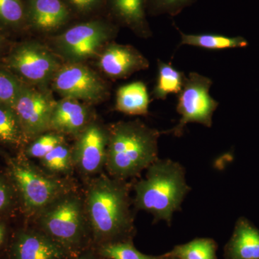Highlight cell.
<instances>
[{"label": "cell", "mask_w": 259, "mask_h": 259, "mask_svg": "<svg viewBox=\"0 0 259 259\" xmlns=\"http://www.w3.org/2000/svg\"><path fill=\"white\" fill-rule=\"evenodd\" d=\"M64 249L46 233L23 232L13 243L12 259H63Z\"/></svg>", "instance_id": "obj_14"}, {"label": "cell", "mask_w": 259, "mask_h": 259, "mask_svg": "<svg viewBox=\"0 0 259 259\" xmlns=\"http://www.w3.org/2000/svg\"><path fill=\"white\" fill-rule=\"evenodd\" d=\"M76 259H95L94 257L91 256V255H82V256H80L79 258Z\"/></svg>", "instance_id": "obj_32"}, {"label": "cell", "mask_w": 259, "mask_h": 259, "mask_svg": "<svg viewBox=\"0 0 259 259\" xmlns=\"http://www.w3.org/2000/svg\"><path fill=\"white\" fill-rule=\"evenodd\" d=\"M5 237V228L4 226L0 224V245L4 242Z\"/></svg>", "instance_id": "obj_31"}, {"label": "cell", "mask_w": 259, "mask_h": 259, "mask_svg": "<svg viewBox=\"0 0 259 259\" xmlns=\"http://www.w3.org/2000/svg\"><path fill=\"white\" fill-rule=\"evenodd\" d=\"M30 18L39 30H54L66 23L69 18L67 8L61 0H30Z\"/></svg>", "instance_id": "obj_16"}, {"label": "cell", "mask_w": 259, "mask_h": 259, "mask_svg": "<svg viewBox=\"0 0 259 259\" xmlns=\"http://www.w3.org/2000/svg\"><path fill=\"white\" fill-rule=\"evenodd\" d=\"M146 0H111L112 8L117 18L135 31L149 35L146 18Z\"/></svg>", "instance_id": "obj_18"}, {"label": "cell", "mask_w": 259, "mask_h": 259, "mask_svg": "<svg viewBox=\"0 0 259 259\" xmlns=\"http://www.w3.org/2000/svg\"><path fill=\"white\" fill-rule=\"evenodd\" d=\"M24 18L21 0H0V21L9 25H17Z\"/></svg>", "instance_id": "obj_28"}, {"label": "cell", "mask_w": 259, "mask_h": 259, "mask_svg": "<svg viewBox=\"0 0 259 259\" xmlns=\"http://www.w3.org/2000/svg\"><path fill=\"white\" fill-rule=\"evenodd\" d=\"M100 69L114 79L125 78L149 66L148 59L131 46L110 44L101 54L99 61Z\"/></svg>", "instance_id": "obj_12"}, {"label": "cell", "mask_w": 259, "mask_h": 259, "mask_svg": "<svg viewBox=\"0 0 259 259\" xmlns=\"http://www.w3.org/2000/svg\"><path fill=\"white\" fill-rule=\"evenodd\" d=\"M53 80L54 90L63 98L95 102L107 96V85L103 80L88 66L77 62L61 66Z\"/></svg>", "instance_id": "obj_7"}, {"label": "cell", "mask_w": 259, "mask_h": 259, "mask_svg": "<svg viewBox=\"0 0 259 259\" xmlns=\"http://www.w3.org/2000/svg\"><path fill=\"white\" fill-rule=\"evenodd\" d=\"M69 1L76 9L81 11H88L95 6L99 0H69Z\"/></svg>", "instance_id": "obj_30"}, {"label": "cell", "mask_w": 259, "mask_h": 259, "mask_svg": "<svg viewBox=\"0 0 259 259\" xmlns=\"http://www.w3.org/2000/svg\"><path fill=\"white\" fill-rule=\"evenodd\" d=\"M10 202L9 189L3 181L0 180V211L8 207Z\"/></svg>", "instance_id": "obj_29"}, {"label": "cell", "mask_w": 259, "mask_h": 259, "mask_svg": "<svg viewBox=\"0 0 259 259\" xmlns=\"http://www.w3.org/2000/svg\"><path fill=\"white\" fill-rule=\"evenodd\" d=\"M2 42H3V39H2L1 36H0V47H1Z\"/></svg>", "instance_id": "obj_33"}, {"label": "cell", "mask_w": 259, "mask_h": 259, "mask_svg": "<svg viewBox=\"0 0 259 259\" xmlns=\"http://www.w3.org/2000/svg\"><path fill=\"white\" fill-rule=\"evenodd\" d=\"M187 76L171 64L158 61V76L153 94L157 100H166L171 94L182 91Z\"/></svg>", "instance_id": "obj_20"}, {"label": "cell", "mask_w": 259, "mask_h": 259, "mask_svg": "<svg viewBox=\"0 0 259 259\" xmlns=\"http://www.w3.org/2000/svg\"><path fill=\"white\" fill-rule=\"evenodd\" d=\"M84 207L97 238L110 239L132 228L129 189L125 180L106 176L94 180L87 192Z\"/></svg>", "instance_id": "obj_3"}, {"label": "cell", "mask_w": 259, "mask_h": 259, "mask_svg": "<svg viewBox=\"0 0 259 259\" xmlns=\"http://www.w3.org/2000/svg\"><path fill=\"white\" fill-rule=\"evenodd\" d=\"M90 111L79 100L63 98L56 102L50 131L62 135H79L90 123Z\"/></svg>", "instance_id": "obj_13"}, {"label": "cell", "mask_w": 259, "mask_h": 259, "mask_svg": "<svg viewBox=\"0 0 259 259\" xmlns=\"http://www.w3.org/2000/svg\"><path fill=\"white\" fill-rule=\"evenodd\" d=\"M212 79L197 72H191L186 78L182 91L179 93L177 112L180 122L168 134L180 137L187 124L199 123L205 127L212 125V117L219 102L209 95Z\"/></svg>", "instance_id": "obj_5"}, {"label": "cell", "mask_w": 259, "mask_h": 259, "mask_svg": "<svg viewBox=\"0 0 259 259\" xmlns=\"http://www.w3.org/2000/svg\"><path fill=\"white\" fill-rule=\"evenodd\" d=\"M180 46L187 45L207 50H224L248 47L246 39L241 36L230 37L221 34H187L180 31Z\"/></svg>", "instance_id": "obj_19"}, {"label": "cell", "mask_w": 259, "mask_h": 259, "mask_svg": "<svg viewBox=\"0 0 259 259\" xmlns=\"http://www.w3.org/2000/svg\"><path fill=\"white\" fill-rule=\"evenodd\" d=\"M109 131L95 122H90L78 135L71 148L74 166L83 175L93 176L105 166Z\"/></svg>", "instance_id": "obj_11"}, {"label": "cell", "mask_w": 259, "mask_h": 259, "mask_svg": "<svg viewBox=\"0 0 259 259\" xmlns=\"http://www.w3.org/2000/svg\"><path fill=\"white\" fill-rule=\"evenodd\" d=\"M23 83L13 75L0 71V104L13 108Z\"/></svg>", "instance_id": "obj_25"}, {"label": "cell", "mask_w": 259, "mask_h": 259, "mask_svg": "<svg viewBox=\"0 0 259 259\" xmlns=\"http://www.w3.org/2000/svg\"><path fill=\"white\" fill-rule=\"evenodd\" d=\"M101 253L109 259H158L144 254L130 243H108L102 247Z\"/></svg>", "instance_id": "obj_26"}, {"label": "cell", "mask_w": 259, "mask_h": 259, "mask_svg": "<svg viewBox=\"0 0 259 259\" xmlns=\"http://www.w3.org/2000/svg\"><path fill=\"white\" fill-rule=\"evenodd\" d=\"M226 251L229 259H259L258 228L246 218H239Z\"/></svg>", "instance_id": "obj_15"}, {"label": "cell", "mask_w": 259, "mask_h": 259, "mask_svg": "<svg viewBox=\"0 0 259 259\" xmlns=\"http://www.w3.org/2000/svg\"><path fill=\"white\" fill-rule=\"evenodd\" d=\"M167 255L176 259H216V245L209 238H198L175 247Z\"/></svg>", "instance_id": "obj_22"}, {"label": "cell", "mask_w": 259, "mask_h": 259, "mask_svg": "<svg viewBox=\"0 0 259 259\" xmlns=\"http://www.w3.org/2000/svg\"><path fill=\"white\" fill-rule=\"evenodd\" d=\"M8 66L29 82L45 84L61 66L57 58L47 48L27 42L15 48L7 59Z\"/></svg>", "instance_id": "obj_8"}, {"label": "cell", "mask_w": 259, "mask_h": 259, "mask_svg": "<svg viewBox=\"0 0 259 259\" xmlns=\"http://www.w3.org/2000/svg\"><path fill=\"white\" fill-rule=\"evenodd\" d=\"M10 171L24 205L29 212L39 214L58 198L67 193L62 180L47 175L23 162L13 161Z\"/></svg>", "instance_id": "obj_6"}, {"label": "cell", "mask_w": 259, "mask_h": 259, "mask_svg": "<svg viewBox=\"0 0 259 259\" xmlns=\"http://www.w3.org/2000/svg\"><path fill=\"white\" fill-rule=\"evenodd\" d=\"M150 97L143 81L120 87L116 94L115 110L129 115H147Z\"/></svg>", "instance_id": "obj_17"}, {"label": "cell", "mask_w": 259, "mask_h": 259, "mask_svg": "<svg viewBox=\"0 0 259 259\" xmlns=\"http://www.w3.org/2000/svg\"><path fill=\"white\" fill-rule=\"evenodd\" d=\"M55 103L47 93L23 83L13 110L27 139H35L50 131Z\"/></svg>", "instance_id": "obj_9"}, {"label": "cell", "mask_w": 259, "mask_h": 259, "mask_svg": "<svg viewBox=\"0 0 259 259\" xmlns=\"http://www.w3.org/2000/svg\"><path fill=\"white\" fill-rule=\"evenodd\" d=\"M64 142V136L62 134L52 132L40 135L29 145L26 150L27 156L41 159L54 148Z\"/></svg>", "instance_id": "obj_24"}, {"label": "cell", "mask_w": 259, "mask_h": 259, "mask_svg": "<svg viewBox=\"0 0 259 259\" xmlns=\"http://www.w3.org/2000/svg\"><path fill=\"white\" fill-rule=\"evenodd\" d=\"M40 160L42 166L54 174H67L74 167L72 151L66 142L56 146Z\"/></svg>", "instance_id": "obj_23"}, {"label": "cell", "mask_w": 259, "mask_h": 259, "mask_svg": "<svg viewBox=\"0 0 259 259\" xmlns=\"http://www.w3.org/2000/svg\"><path fill=\"white\" fill-rule=\"evenodd\" d=\"M112 35V28L102 22L79 24L58 37L56 45L66 59L74 62L88 59Z\"/></svg>", "instance_id": "obj_10"}, {"label": "cell", "mask_w": 259, "mask_h": 259, "mask_svg": "<svg viewBox=\"0 0 259 259\" xmlns=\"http://www.w3.org/2000/svg\"><path fill=\"white\" fill-rule=\"evenodd\" d=\"M161 133L139 121L120 122L109 130L106 167L110 176L125 180L140 175L158 159Z\"/></svg>", "instance_id": "obj_1"}, {"label": "cell", "mask_w": 259, "mask_h": 259, "mask_svg": "<svg viewBox=\"0 0 259 259\" xmlns=\"http://www.w3.org/2000/svg\"><path fill=\"white\" fill-rule=\"evenodd\" d=\"M27 139L13 108L0 104V143L20 145Z\"/></svg>", "instance_id": "obj_21"}, {"label": "cell", "mask_w": 259, "mask_h": 259, "mask_svg": "<svg viewBox=\"0 0 259 259\" xmlns=\"http://www.w3.org/2000/svg\"><path fill=\"white\" fill-rule=\"evenodd\" d=\"M190 191L185 168L179 162L158 158L135 186L134 203L155 221L170 223Z\"/></svg>", "instance_id": "obj_2"}, {"label": "cell", "mask_w": 259, "mask_h": 259, "mask_svg": "<svg viewBox=\"0 0 259 259\" xmlns=\"http://www.w3.org/2000/svg\"><path fill=\"white\" fill-rule=\"evenodd\" d=\"M151 13L154 15L176 16L195 3L196 0H148Z\"/></svg>", "instance_id": "obj_27"}, {"label": "cell", "mask_w": 259, "mask_h": 259, "mask_svg": "<svg viewBox=\"0 0 259 259\" xmlns=\"http://www.w3.org/2000/svg\"><path fill=\"white\" fill-rule=\"evenodd\" d=\"M84 203L77 195L66 193L38 214L46 234L64 248L79 244L85 233Z\"/></svg>", "instance_id": "obj_4"}]
</instances>
